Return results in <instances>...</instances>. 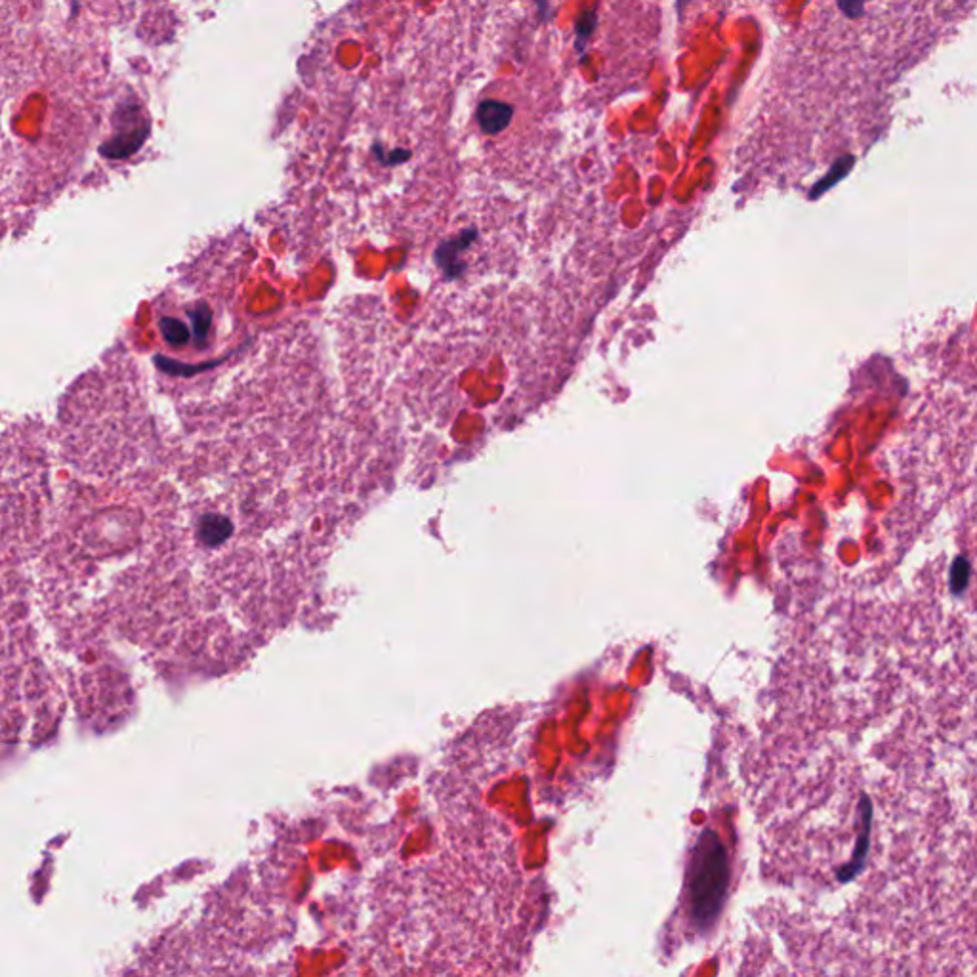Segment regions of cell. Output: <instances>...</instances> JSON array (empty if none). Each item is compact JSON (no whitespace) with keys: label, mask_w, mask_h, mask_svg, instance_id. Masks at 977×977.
<instances>
[{"label":"cell","mask_w":977,"mask_h":977,"mask_svg":"<svg viewBox=\"0 0 977 977\" xmlns=\"http://www.w3.org/2000/svg\"><path fill=\"white\" fill-rule=\"evenodd\" d=\"M514 107L495 100L481 102L478 107V123L485 134H499L510 125Z\"/></svg>","instance_id":"obj_1"},{"label":"cell","mask_w":977,"mask_h":977,"mask_svg":"<svg viewBox=\"0 0 977 977\" xmlns=\"http://www.w3.org/2000/svg\"><path fill=\"white\" fill-rule=\"evenodd\" d=\"M596 25L594 14H583V18L577 21V35H579V46H583V37H588Z\"/></svg>","instance_id":"obj_2"}]
</instances>
